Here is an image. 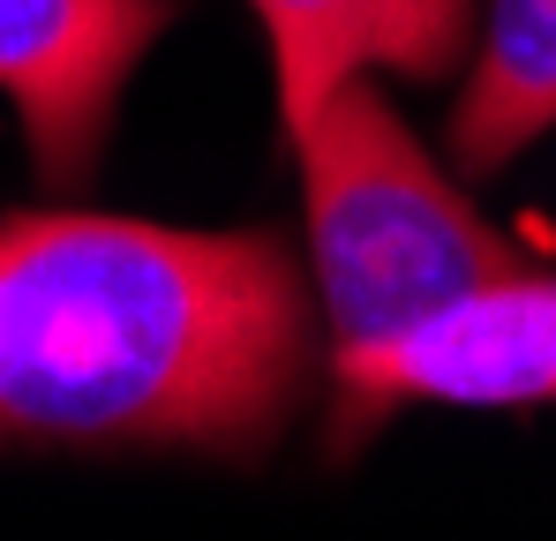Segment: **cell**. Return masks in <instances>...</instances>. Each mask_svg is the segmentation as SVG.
I'll return each mask as SVG.
<instances>
[{"instance_id":"1","label":"cell","mask_w":556,"mask_h":541,"mask_svg":"<svg viewBox=\"0 0 556 541\" xmlns=\"http://www.w3.org/2000/svg\"><path fill=\"white\" fill-rule=\"evenodd\" d=\"M316 354L278 234H188L105 211L0 218V444L264 458Z\"/></svg>"},{"instance_id":"2","label":"cell","mask_w":556,"mask_h":541,"mask_svg":"<svg viewBox=\"0 0 556 541\" xmlns=\"http://www.w3.org/2000/svg\"><path fill=\"white\" fill-rule=\"evenodd\" d=\"M293 159L308 188V256L331 354L391 339L473 286L527 270L511 241L429 166L369 76H346L324 98Z\"/></svg>"},{"instance_id":"3","label":"cell","mask_w":556,"mask_h":541,"mask_svg":"<svg viewBox=\"0 0 556 541\" xmlns=\"http://www.w3.org/2000/svg\"><path fill=\"white\" fill-rule=\"evenodd\" d=\"M346 437L391 406H549L556 399V278L511 270L437 316L331 354Z\"/></svg>"},{"instance_id":"4","label":"cell","mask_w":556,"mask_h":541,"mask_svg":"<svg viewBox=\"0 0 556 541\" xmlns=\"http://www.w3.org/2000/svg\"><path fill=\"white\" fill-rule=\"evenodd\" d=\"M174 15V0H0V90L46 188L91 180L113 105Z\"/></svg>"},{"instance_id":"5","label":"cell","mask_w":556,"mask_h":541,"mask_svg":"<svg viewBox=\"0 0 556 541\" xmlns=\"http://www.w3.org/2000/svg\"><path fill=\"white\" fill-rule=\"evenodd\" d=\"M271 30V84L286 143L308 136L324 98L346 76H452L473 30V0H249Z\"/></svg>"},{"instance_id":"6","label":"cell","mask_w":556,"mask_h":541,"mask_svg":"<svg viewBox=\"0 0 556 541\" xmlns=\"http://www.w3.org/2000/svg\"><path fill=\"white\" fill-rule=\"evenodd\" d=\"M542 128H556V0H489L473 76L452 105V151L466 174H496Z\"/></svg>"}]
</instances>
